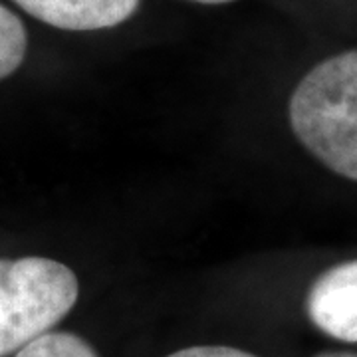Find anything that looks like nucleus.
Wrapping results in <instances>:
<instances>
[{"label":"nucleus","instance_id":"f257e3e1","mask_svg":"<svg viewBox=\"0 0 357 357\" xmlns=\"http://www.w3.org/2000/svg\"><path fill=\"white\" fill-rule=\"evenodd\" d=\"M290 126L324 165L357 181V50L307 72L290 98Z\"/></svg>","mask_w":357,"mask_h":357},{"label":"nucleus","instance_id":"f03ea898","mask_svg":"<svg viewBox=\"0 0 357 357\" xmlns=\"http://www.w3.org/2000/svg\"><path fill=\"white\" fill-rule=\"evenodd\" d=\"M77 296L76 274L58 260H0V357L50 332L76 306Z\"/></svg>","mask_w":357,"mask_h":357},{"label":"nucleus","instance_id":"7ed1b4c3","mask_svg":"<svg viewBox=\"0 0 357 357\" xmlns=\"http://www.w3.org/2000/svg\"><path fill=\"white\" fill-rule=\"evenodd\" d=\"M306 310L318 330L357 344V260L319 274L307 292Z\"/></svg>","mask_w":357,"mask_h":357},{"label":"nucleus","instance_id":"20e7f679","mask_svg":"<svg viewBox=\"0 0 357 357\" xmlns=\"http://www.w3.org/2000/svg\"><path fill=\"white\" fill-rule=\"evenodd\" d=\"M36 20L62 30L88 32L129 20L139 0H14Z\"/></svg>","mask_w":357,"mask_h":357},{"label":"nucleus","instance_id":"39448f33","mask_svg":"<svg viewBox=\"0 0 357 357\" xmlns=\"http://www.w3.org/2000/svg\"><path fill=\"white\" fill-rule=\"evenodd\" d=\"M28 34L22 20L0 4V79L14 74L24 62Z\"/></svg>","mask_w":357,"mask_h":357},{"label":"nucleus","instance_id":"423d86ee","mask_svg":"<svg viewBox=\"0 0 357 357\" xmlns=\"http://www.w3.org/2000/svg\"><path fill=\"white\" fill-rule=\"evenodd\" d=\"M14 357H100L96 349L76 333L48 332L16 351Z\"/></svg>","mask_w":357,"mask_h":357},{"label":"nucleus","instance_id":"0eeeda50","mask_svg":"<svg viewBox=\"0 0 357 357\" xmlns=\"http://www.w3.org/2000/svg\"><path fill=\"white\" fill-rule=\"evenodd\" d=\"M167 357H258L252 354H246L236 347H227V345H195V347H185Z\"/></svg>","mask_w":357,"mask_h":357},{"label":"nucleus","instance_id":"6e6552de","mask_svg":"<svg viewBox=\"0 0 357 357\" xmlns=\"http://www.w3.org/2000/svg\"><path fill=\"white\" fill-rule=\"evenodd\" d=\"M316 357H357V354H349V351H326Z\"/></svg>","mask_w":357,"mask_h":357},{"label":"nucleus","instance_id":"1a4fd4ad","mask_svg":"<svg viewBox=\"0 0 357 357\" xmlns=\"http://www.w3.org/2000/svg\"><path fill=\"white\" fill-rule=\"evenodd\" d=\"M191 2H199V4H229L234 0H191Z\"/></svg>","mask_w":357,"mask_h":357}]
</instances>
